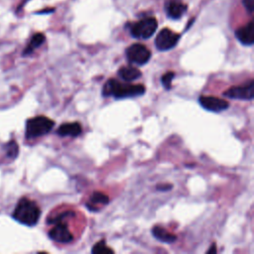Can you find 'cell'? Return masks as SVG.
Wrapping results in <instances>:
<instances>
[{
	"mask_svg": "<svg viewBox=\"0 0 254 254\" xmlns=\"http://www.w3.org/2000/svg\"><path fill=\"white\" fill-rule=\"evenodd\" d=\"M188 6L184 4L181 0H169L166 4V13L169 18L178 20L187 11Z\"/></svg>",
	"mask_w": 254,
	"mask_h": 254,
	"instance_id": "obj_11",
	"label": "cell"
},
{
	"mask_svg": "<svg viewBox=\"0 0 254 254\" xmlns=\"http://www.w3.org/2000/svg\"><path fill=\"white\" fill-rule=\"evenodd\" d=\"M172 185H168V184H163V185H159L156 187V189L158 190H161V191H166V190H169L170 189H172Z\"/></svg>",
	"mask_w": 254,
	"mask_h": 254,
	"instance_id": "obj_22",
	"label": "cell"
},
{
	"mask_svg": "<svg viewBox=\"0 0 254 254\" xmlns=\"http://www.w3.org/2000/svg\"><path fill=\"white\" fill-rule=\"evenodd\" d=\"M235 37L244 46H252L254 43V25L250 21L245 26L235 31Z\"/></svg>",
	"mask_w": 254,
	"mask_h": 254,
	"instance_id": "obj_10",
	"label": "cell"
},
{
	"mask_svg": "<svg viewBox=\"0 0 254 254\" xmlns=\"http://www.w3.org/2000/svg\"><path fill=\"white\" fill-rule=\"evenodd\" d=\"M74 213L72 211H64V212H62L58 215H54V216H51L47 219V222L48 223H51V224H56L58 222H61L63 220H64V218L70 216V215H73Z\"/></svg>",
	"mask_w": 254,
	"mask_h": 254,
	"instance_id": "obj_19",
	"label": "cell"
},
{
	"mask_svg": "<svg viewBox=\"0 0 254 254\" xmlns=\"http://www.w3.org/2000/svg\"><path fill=\"white\" fill-rule=\"evenodd\" d=\"M242 4L245 7V9L247 10V12L249 14L253 13L254 10V0H242Z\"/></svg>",
	"mask_w": 254,
	"mask_h": 254,
	"instance_id": "obj_21",
	"label": "cell"
},
{
	"mask_svg": "<svg viewBox=\"0 0 254 254\" xmlns=\"http://www.w3.org/2000/svg\"><path fill=\"white\" fill-rule=\"evenodd\" d=\"M158 23L154 17H146L134 23L130 27L132 37L137 39H148L157 30Z\"/></svg>",
	"mask_w": 254,
	"mask_h": 254,
	"instance_id": "obj_4",
	"label": "cell"
},
{
	"mask_svg": "<svg viewBox=\"0 0 254 254\" xmlns=\"http://www.w3.org/2000/svg\"><path fill=\"white\" fill-rule=\"evenodd\" d=\"M41 215L39 206L29 198H22L19 200L14 212L13 217L22 224L33 226L37 224Z\"/></svg>",
	"mask_w": 254,
	"mask_h": 254,
	"instance_id": "obj_2",
	"label": "cell"
},
{
	"mask_svg": "<svg viewBox=\"0 0 254 254\" xmlns=\"http://www.w3.org/2000/svg\"><path fill=\"white\" fill-rule=\"evenodd\" d=\"M210 252H215V245L214 244H212L211 248L209 250H207V253H210Z\"/></svg>",
	"mask_w": 254,
	"mask_h": 254,
	"instance_id": "obj_25",
	"label": "cell"
},
{
	"mask_svg": "<svg viewBox=\"0 0 254 254\" xmlns=\"http://www.w3.org/2000/svg\"><path fill=\"white\" fill-rule=\"evenodd\" d=\"M53 11H54V9H46V10L39 11L38 13H39V14H43V13H51V12H53Z\"/></svg>",
	"mask_w": 254,
	"mask_h": 254,
	"instance_id": "obj_24",
	"label": "cell"
},
{
	"mask_svg": "<svg viewBox=\"0 0 254 254\" xmlns=\"http://www.w3.org/2000/svg\"><path fill=\"white\" fill-rule=\"evenodd\" d=\"M108 202H109V197L105 193L101 191H94L90 195L89 202L86 203V207L91 211H95V210H98V208L96 207L98 204L105 205Z\"/></svg>",
	"mask_w": 254,
	"mask_h": 254,
	"instance_id": "obj_13",
	"label": "cell"
},
{
	"mask_svg": "<svg viewBox=\"0 0 254 254\" xmlns=\"http://www.w3.org/2000/svg\"><path fill=\"white\" fill-rule=\"evenodd\" d=\"M174 76H175V72H173V71H168V72H166V73L162 76L161 82H162L163 86L165 87V89H167V90L171 89L172 80H173Z\"/></svg>",
	"mask_w": 254,
	"mask_h": 254,
	"instance_id": "obj_20",
	"label": "cell"
},
{
	"mask_svg": "<svg viewBox=\"0 0 254 254\" xmlns=\"http://www.w3.org/2000/svg\"><path fill=\"white\" fill-rule=\"evenodd\" d=\"M126 58L129 63L143 65L149 62L151 52L142 44H133L126 50Z\"/></svg>",
	"mask_w": 254,
	"mask_h": 254,
	"instance_id": "obj_5",
	"label": "cell"
},
{
	"mask_svg": "<svg viewBox=\"0 0 254 254\" xmlns=\"http://www.w3.org/2000/svg\"><path fill=\"white\" fill-rule=\"evenodd\" d=\"M179 40H180L179 34L171 31L168 28H164L159 32L158 36L156 37L155 45L159 51H162V52L169 51L178 44Z\"/></svg>",
	"mask_w": 254,
	"mask_h": 254,
	"instance_id": "obj_6",
	"label": "cell"
},
{
	"mask_svg": "<svg viewBox=\"0 0 254 254\" xmlns=\"http://www.w3.org/2000/svg\"><path fill=\"white\" fill-rule=\"evenodd\" d=\"M152 234L156 239H158L159 241L164 242V243H173L177 239V236L175 234L170 233L165 228H163L162 226H159V225H156L153 227Z\"/></svg>",
	"mask_w": 254,
	"mask_h": 254,
	"instance_id": "obj_14",
	"label": "cell"
},
{
	"mask_svg": "<svg viewBox=\"0 0 254 254\" xmlns=\"http://www.w3.org/2000/svg\"><path fill=\"white\" fill-rule=\"evenodd\" d=\"M81 125L77 122H68V123H64L62 124L57 133L60 136H71V137H76L81 133Z\"/></svg>",
	"mask_w": 254,
	"mask_h": 254,
	"instance_id": "obj_12",
	"label": "cell"
},
{
	"mask_svg": "<svg viewBox=\"0 0 254 254\" xmlns=\"http://www.w3.org/2000/svg\"><path fill=\"white\" fill-rule=\"evenodd\" d=\"M118 75L124 81L129 82L139 78L141 76V71L132 65H126L118 69Z\"/></svg>",
	"mask_w": 254,
	"mask_h": 254,
	"instance_id": "obj_15",
	"label": "cell"
},
{
	"mask_svg": "<svg viewBox=\"0 0 254 254\" xmlns=\"http://www.w3.org/2000/svg\"><path fill=\"white\" fill-rule=\"evenodd\" d=\"M45 39H46V38H45L44 34H42V33H37V34H35V35L32 37V39H31L29 45H28L27 48L25 49L23 55H24V56H27V55L32 54L35 49H37L38 47H40V46L45 42Z\"/></svg>",
	"mask_w": 254,
	"mask_h": 254,
	"instance_id": "obj_16",
	"label": "cell"
},
{
	"mask_svg": "<svg viewBox=\"0 0 254 254\" xmlns=\"http://www.w3.org/2000/svg\"><path fill=\"white\" fill-rule=\"evenodd\" d=\"M29 0H22L21 2H20V4H19V6H18V8H17V12H19L25 5H26V3L28 2Z\"/></svg>",
	"mask_w": 254,
	"mask_h": 254,
	"instance_id": "obj_23",
	"label": "cell"
},
{
	"mask_svg": "<svg viewBox=\"0 0 254 254\" xmlns=\"http://www.w3.org/2000/svg\"><path fill=\"white\" fill-rule=\"evenodd\" d=\"M146 91L142 84H130L120 82L114 78H110L102 87L103 96H113L115 98H129L140 96Z\"/></svg>",
	"mask_w": 254,
	"mask_h": 254,
	"instance_id": "obj_1",
	"label": "cell"
},
{
	"mask_svg": "<svg viewBox=\"0 0 254 254\" xmlns=\"http://www.w3.org/2000/svg\"><path fill=\"white\" fill-rule=\"evenodd\" d=\"M5 151L10 159H15L19 153V147L15 141H10L5 145Z\"/></svg>",
	"mask_w": 254,
	"mask_h": 254,
	"instance_id": "obj_18",
	"label": "cell"
},
{
	"mask_svg": "<svg viewBox=\"0 0 254 254\" xmlns=\"http://www.w3.org/2000/svg\"><path fill=\"white\" fill-rule=\"evenodd\" d=\"M91 253H93V254H106V253L111 254V253H114V251L106 245L105 240H100L93 245V247L91 249Z\"/></svg>",
	"mask_w": 254,
	"mask_h": 254,
	"instance_id": "obj_17",
	"label": "cell"
},
{
	"mask_svg": "<svg viewBox=\"0 0 254 254\" xmlns=\"http://www.w3.org/2000/svg\"><path fill=\"white\" fill-rule=\"evenodd\" d=\"M198 102L204 109L211 112H221L229 107V103L227 101L214 96L202 95L198 98Z\"/></svg>",
	"mask_w": 254,
	"mask_h": 254,
	"instance_id": "obj_9",
	"label": "cell"
},
{
	"mask_svg": "<svg viewBox=\"0 0 254 254\" xmlns=\"http://www.w3.org/2000/svg\"><path fill=\"white\" fill-rule=\"evenodd\" d=\"M254 81L250 79L248 82L238 85L232 86L223 92V95L232 99H241V100H251L254 96Z\"/></svg>",
	"mask_w": 254,
	"mask_h": 254,
	"instance_id": "obj_7",
	"label": "cell"
},
{
	"mask_svg": "<svg viewBox=\"0 0 254 254\" xmlns=\"http://www.w3.org/2000/svg\"><path fill=\"white\" fill-rule=\"evenodd\" d=\"M55 122L46 116L31 118L26 123V137L36 138L49 133L54 127Z\"/></svg>",
	"mask_w": 254,
	"mask_h": 254,
	"instance_id": "obj_3",
	"label": "cell"
},
{
	"mask_svg": "<svg viewBox=\"0 0 254 254\" xmlns=\"http://www.w3.org/2000/svg\"><path fill=\"white\" fill-rule=\"evenodd\" d=\"M49 236L52 240L60 243H68L72 240V234L70 233L68 226L66 222H64V220L56 223L55 227L50 230Z\"/></svg>",
	"mask_w": 254,
	"mask_h": 254,
	"instance_id": "obj_8",
	"label": "cell"
}]
</instances>
